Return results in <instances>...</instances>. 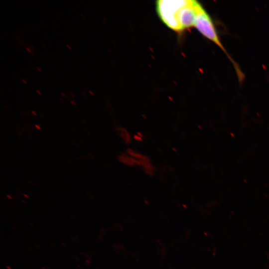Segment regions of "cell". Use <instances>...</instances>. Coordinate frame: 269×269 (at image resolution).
<instances>
[{
    "instance_id": "6da1fadb",
    "label": "cell",
    "mask_w": 269,
    "mask_h": 269,
    "mask_svg": "<svg viewBox=\"0 0 269 269\" xmlns=\"http://www.w3.org/2000/svg\"><path fill=\"white\" fill-rule=\"evenodd\" d=\"M155 5L162 22L169 28L179 32L194 26L201 4L195 0H159Z\"/></svg>"
},
{
    "instance_id": "7a4b0ae2",
    "label": "cell",
    "mask_w": 269,
    "mask_h": 269,
    "mask_svg": "<svg viewBox=\"0 0 269 269\" xmlns=\"http://www.w3.org/2000/svg\"><path fill=\"white\" fill-rule=\"evenodd\" d=\"M194 27L205 37L213 42L224 52L235 67L240 81L242 80L244 76L242 71L224 47L212 18L202 4L198 10Z\"/></svg>"
},
{
    "instance_id": "3957f363",
    "label": "cell",
    "mask_w": 269,
    "mask_h": 269,
    "mask_svg": "<svg viewBox=\"0 0 269 269\" xmlns=\"http://www.w3.org/2000/svg\"><path fill=\"white\" fill-rule=\"evenodd\" d=\"M36 92L38 94H41L40 91H39V90H36Z\"/></svg>"
},
{
    "instance_id": "277c9868",
    "label": "cell",
    "mask_w": 269,
    "mask_h": 269,
    "mask_svg": "<svg viewBox=\"0 0 269 269\" xmlns=\"http://www.w3.org/2000/svg\"><path fill=\"white\" fill-rule=\"evenodd\" d=\"M26 49L28 52H31L30 50V49H29L28 47H26Z\"/></svg>"
},
{
    "instance_id": "5b68a950",
    "label": "cell",
    "mask_w": 269,
    "mask_h": 269,
    "mask_svg": "<svg viewBox=\"0 0 269 269\" xmlns=\"http://www.w3.org/2000/svg\"><path fill=\"white\" fill-rule=\"evenodd\" d=\"M22 82H24L25 84L26 83V81L24 79H22Z\"/></svg>"
},
{
    "instance_id": "8992f818",
    "label": "cell",
    "mask_w": 269,
    "mask_h": 269,
    "mask_svg": "<svg viewBox=\"0 0 269 269\" xmlns=\"http://www.w3.org/2000/svg\"><path fill=\"white\" fill-rule=\"evenodd\" d=\"M36 68L38 71H41V69L39 67H37Z\"/></svg>"
},
{
    "instance_id": "52a82bcc",
    "label": "cell",
    "mask_w": 269,
    "mask_h": 269,
    "mask_svg": "<svg viewBox=\"0 0 269 269\" xmlns=\"http://www.w3.org/2000/svg\"><path fill=\"white\" fill-rule=\"evenodd\" d=\"M67 46L68 47V48H69V49H71V47L69 46V45L67 44Z\"/></svg>"
},
{
    "instance_id": "ba28073f",
    "label": "cell",
    "mask_w": 269,
    "mask_h": 269,
    "mask_svg": "<svg viewBox=\"0 0 269 269\" xmlns=\"http://www.w3.org/2000/svg\"><path fill=\"white\" fill-rule=\"evenodd\" d=\"M89 92H90L91 94L94 95V94L92 93V92L91 91H90Z\"/></svg>"
},
{
    "instance_id": "9c48e42d",
    "label": "cell",
    "mask_w": 269,
    "mask_h": 269,
    "mask_svg": "<svg viewBox=\"0 0 269 269\" xmlns=\"http://www.w3.org/2000/svg\"><path fill=\"white\" fill-rule=\"evenodd\" d=\"M72 103H73V104H75L74 102L73 101H71V102Z\"/></svg>"
}]
</instances>
